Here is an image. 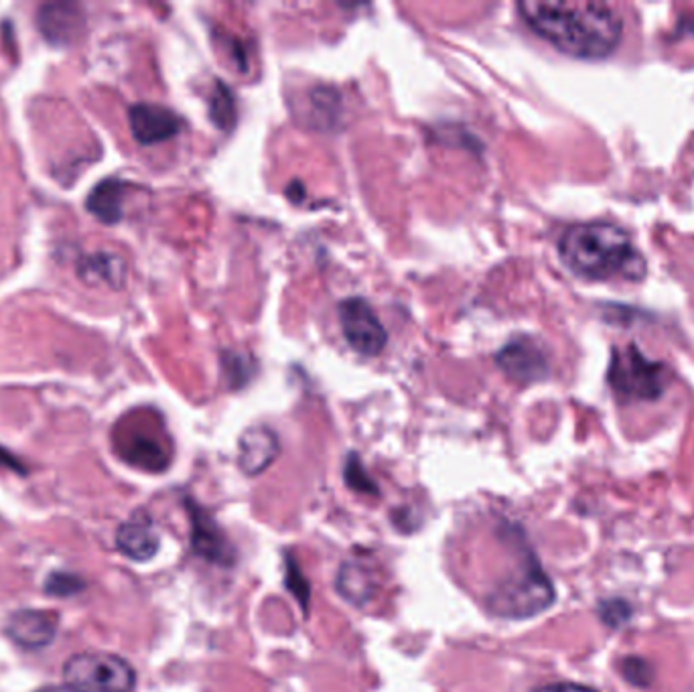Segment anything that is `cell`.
<instances>
[{
  "mask_svg": "<svg viewBox=\"0 0 694 692\" xmlns=\"http://www.w3.org/2000/svg\"><path fill=\"white\" fill-rule=\"evenodd\" d=\"M518 11L536 36L573 58H607L624 31L622 17L605 2L528 0Z\"/></svg>",
  "mask_w": 694,
  "mask_h": 692,
  "instance_id": "6da1fadb",
  "label": "cell"
},
{
  "mask_svg": "<svg viewBox=\"0 0 694 692\" xmlns=\"http://www.w3.org/2000/svg\"><path fill=\"white\" fill-rule=\"evenodd\" d=\"M561 259L578 277L593 281H642L646 259L625 230L614 223H581L558 242Z\"/></svg>",
  "mask_w": 694,
  "mask_h": 692,
  "instance_id": "7a4b0ae2",
  "label": "cell"
},
{
  "mask_svg": "<svg viewBox=\"0 0 694 692\" xmlns=\"http://www.w3.org/2000/svg\"><path fill=\"white\" fill-rule=\"evenodd\" d=\"M63 681L73 692H132L137 686V672L125 658L86 652L66 662Z\"/></svg>",
  "mask_w": 694,
  "mask_h": 692,
  "instance_id": "3957f363",
  "label": "cell"
},
{
  "mask_svg": "<svg viewBox=\"0 0 694 692\" xmlns=\"http://www.w3.org/2000/svg\"><path fill=\"white\" fill-rule=\"evenodd\" d=\"M666 368L650 360L636 345L615 350L609 365V384L627 400H656L666 388Z\"/></svg>",
  "mask_w": 694,
  "mask_h": 692,
  "instance_id": "277c9868",
  "label": "cell"
},
{
  "mask_svg": "<svg viewBox=\"0 0 694 692\" xmlns=\"http://www.w3.org/2000/svg\"><path fill=\"white\" fill-rule=\"evenodd\" d=\"M553 586L543 571L533 564L522 571L520 575L509 576L499 583L489 599V608L502 618H531L553 603Z\"/></svg>",
  "mask_w": 694,
  "mask_h": 692,
  "instance_id": "5b68a950",
  "label": "cell"
},
{
  "mask_svg": "<svg viewBox=\"0 0 694 692\" xmlns=\"http://www.w3.org/2000/svg\"><path fill=\"white\" fill-rule=\"evenodd\" d=\"M339 323L347 343L361 353L374 358L383 352L388 335L378 315L364 299H347L339 305Z\"/></svg>",
  "mask_w": 694,
  "mask_h": 692,
  "instance_id": "8992f818",
  "label": "cell"
},
{
  "mask_svg": "<svg viewBox=\"0 0 694 692\" xmlns=\"http://www.w3.org/2000/svg\"><path fill=\"white\" fill-rule=\"evenodd\" d=\"M187 508H189V517H191L194 551L201 559H206L208 563L226 564V566L234 564L236 552L231 549V544L226 539V534L221 532L220 526L216 524V520L209 517L204 508L194 504L191 500L187 502Z\"/></svg>",
  "mask_w": 694,
  "mask_h": 692,
  "instance_id": "52a82bcc",
  "label": "cell"
},
{
  "mask_svg": "<svg viewBox=\"0 0 694 692\" xmlns=\"http://www.w3.org/2000/svg\"><path fill=\"white\" fill-rule=\"evenodd\" d=\"M86 17L80 4L73 2H51L43 4L37 14L41 36L53 46H70L83 31Z\"/></svg>",
  "mask_w": 694,
  "mask_h": 692,
  "instance_id": "ba28073f",
  "label": "cell"
},
{
  "mask_svg": "<svg viewBox=\"0 0 694 692\" xmlns=\"http://www.w3.org/2000/svg\"><path fill=\"white\" fill-rule=\"evenodd\" d=\"M498 364L518 382H536L548 374V360L536 341H512L498 353Z\"/></svg>",
  "mask_w": 694,
  "mask_h": 692,
  "instance_id": "9c48e42d",
  "label": "cell"
},
{
  "mask_svg": "<svg viewBox=\"0 0 694 692\" xmlns=\"http://www.w3.org/2000/svg\"><path fill=\"white\" fill-rule=\"evenodd\" d=\"M130 130L140 144L169 141L181 130V120L169 108L157 104H137L128 112Z\"/></svg>",
  "mask_w": 694,
  "mask_h": 692,
  "instance_id": "30bf717a",
  "label": "cell"
},
{
  "mask_svg": "<svg viewBox=\"0 0 694 692\" xmlns=\"http://www.w3.org/2000/svg\"><path fill=\"white\" fill-rule=\"evenodd\" d=\"M116 546L128 559L145 563V561H151L152 556L159 552L161 539L152 526L151 518L147 514H137L127 520L116 532Z\"/></svg>",
  "mask_w": 694,
  "mask_h": 692,
  "instance_id": "8fae6325",
  "label": "cell"
},
{
  "mask_svg": "<svg viewBox=\"0 0 694 692\" xmlns=\"http://www.w3.org/2000/svg\"><path fill=\"white\" fill-rule=\"evenodd\" d=\"M280 445L277 434L268 427H252L242 434L238 449V465L246 475H260L270 468V463L278 458Z\"/></svg>",
  "mask_w": 694,
  "mask_h": 692,
  "instance_id": "7c38bea8",
  "label": "cell"
},
{
  "mask_svg": "<svg viewBox=\"0 0 694 692\" xmlns=\"http://www.w3.org/2000/svg\"><path fill=\"white\" fill-rule=\"evenodd\" d=\"M58 632V622L46 611L21 610L11 615L7 623V634L23 648H46L53 642Z\"/></svg>",
  "mask_w": 694,
  "mask_h": 692,
  "instance_id": "4fadbf2b",
  "label": "cell"
},
{
  "mask_svg": "<svg viewBox=\"0 0 694 692\" xmlns=\"http://www.w3.org/2000/svg\"><path fill=\"white\" fill-rule=\"evenodd\" d=\"M337 593L356 608L370 603L376 591V579L361 563H344L336 579Z\"/></svg>",
  "mask_w": 694,
  "mask_h": 692,
  "instance_id": "5bb4252c",
  "label": "cell"
},
{
  "mask_svg": "<svg viewBox=\"0 0 694 692\" xmlns=\"http://www.w3.org/2000/svg\"><path fill=\"white\" fill-rule=\"evenodd\" d=\"M125 193L127 185L118 179H105L92 189L88 198V210L96 215L100 222L116 223L122 218L125 208Z\"/></svg>",
  "mask_w": 694,
  "mask_h": 692,
  "instance_id": "9a60e30c",
  "label": "cell"
},
{
  "mask_svg": "<svg viewBox=\"0 0 694 692\" xmlns=\"http://www.w3.org/2000/svg\"><path fill=\"white\" fill-rule=\"evenodd\" d=\"M125 458L132 465H139V468L151 471L165 470L167 461H169L165 449L149 437H132L127 445V451H125Z\"/></svg>",
  "mask_w": 694,
  "mask_h": 692,
  "instance_id": "2e32d148",
  "label": "cell"
},
{
  "mask_svg": "<svg viewBox=\"0 0 694 692\" xmlns=\"http://www.w3.org/2000/svg\"><path fill=\"white\" fill-rule=\"evenodd\" d=\"M209 112L220 129H231V124L236 122V107H234V96L228 90V86L221 82L216 83L214 94L209 100Z\"/></svg>",
  "mask_w": 694,
  "mask_h": 692,
  "instance_id": "e0dca14e",
  "label": "cell"
},
{
  "mask_svg": "<svg viewBox=\"0 0 694 692\" xmlns=\"http://www.w3.org/2000/svg\"><path fill=\"white\" fill-rule=\"evenodd\" d=\"M116 267L120 269L122 262L120 259H112V257H93L83 262L81 267V277L88 281L90 277H93V282L105 281L115 282L116 277H122V270H116Z\"/></svg>",
  "mask_w": 694,
  "mask_h": 692,
  "instance_id": "ac0fdd59",
  "label": "cell"
},
{
  "mask_svg": "<svg viewBox=\"0 0 694 692\" xmlns=\"http://www.w3.org/2000/svg\"><path fill=\"white\" fill-rule=\"evenodd\" d=\"M83 586L86 585H83L80 576L71 575V573H53L46 581L47 595H51V598L78 595Z\"/></svg>",
  "mask_w": 694,
  "mask_h": 692,
  "instance_id": "d6986e66",
  "label": "cell"
},
{
  "mask_svg": "<svg viewBox=\"0 0 694 692\" xmlns=\"http://www.w3.org/2000/svg\"><path fill=\"white\" fill-rule=\"evenodd\" d=\"M346 483L356 492L378 493L376 483L368 478V473L364 471V468L359 465L358 459L354 458V455L349 458V463L346 465Z\"/></svg>",
  "mask_w": 694,
  "mask_h": 692,
  "instance_id": "ffe728a7",
  "label": "cell"
},
{
  "mask_svg": "<svg viewBox=\"0 0 694 692\" xmlns=\"http://www.w3.org/2000/svg\"><path fill=\"white\" fill-rule=\"evenodd\" d=\"M650 672L652 670H650L648 662H644L640 658H627L622 662V674H624L625 681H629L636 686H648L650 679H652Z\"/></svg>",
  "mask_w": 694,
  "mask_h": 692,
  "instance_id": "44dd1931",
  "label": "cell"
},
{
  "mask_svg": "<svg viewBox=\"0 0 694 692\" xmlns=\"http://www.w3.org/2000/svg\"><path fill=\"white\" fill-rule=\"evenodd\" d=\"M602 611L603 620L607 623H612V625H619V623L629 618V608H627L625 603H622V601H612L609 605L605 603Z\"/></svg>",
  "mask_w": 694,
  "mask_h": 692,
  "instance_id": "7402d4cb",
  "label": "cell"
},
{
  "mask_svg": "<svg viewBox=\"0 0 694 692\" xmlns=\"http://www.w3.org/2000/svg\"><path fill=\"white\" fill-rule=\"evenodd\" d=\"M534 692H597L589 689V686H583V684H575V682H555V684H546L541 686Z\"/></svg>",
  "mask_w": 694,
  "mask_h": 692,
  "instance_id": "603a6c76",
  "label": "cell"
},
{
  "mask_svg": "<svg viewBox=\"0 0 694 692\" xmlns=\"http://www.w3.org/2000/svg\"><path fill=\"white\" fill-rule=\"evenodd\" d=\"M0 468H9V470L19 471V473H24L23 468H21V463L17 461V459L12 458L9 451H4L2 447H0Z\"/></svg>",
  "mask_w": 694,
  "mask_h": 692,
  "instance_id": "cb8c5ba5",
  "label": "cell"
},
{
  "mask_svg": "<svg viewBox=\"0 0 694 692\" xmlns=\"http://www.w3.org/2000/svg\"><path fill=\"white\" fill-rule=\"evenodd\" d=\"M37 692H73L70 686H46V689H39Z\"/></svg>",
  "mask_w": 694,
  "mask_h": 692,
  "instance_id": "d4e9b609",
  "label": "cell"
}]
</instances>
